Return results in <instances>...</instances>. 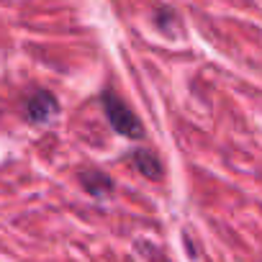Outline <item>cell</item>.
<instances>
[{"instance_id":"3957f363","label":"cell","mask_w":262,"mask_h":262,"mask_svg":"<svg viewBox=\"0 0 262 262\" xmlns=\"http://www.w3.org/2000/svg\"><path fill=\"white\" fill-rule=\"evenodd\" d=\"M80 183H82V188H85L90 195H108V193L113 190V180H111L105 172L93 170V167L80 172Z\"/></svg>"},{"instance_id":"6da1fadb","label":"cell","mask_w":262,"mask_h":262,"mask_svg":"<svg viewBox=\"0 0 262 262\" xmlns=\"http://www.w3.org/2000/svg\"><path fill=\"white\" fill-rule=\"evenodd\" d=\"M100 105H103V113L111 121L113 131H118L121 137H126V139H142L144 137V128H142L137 113L131 111L113 90H105L100 95Z\"/></svg>"},{"instance_id":"7a4b0ae2","label":"cell","mask_w":262,"mask_h":262,"mask_svg":"<svg viewBox=\"0 0 262 262\" xmlns=\"http://www.w3.org/2000/svg\"><path fill=\"white\" fill-rule=\"evenodd\" d=\"M24 111H26L29 121H34V123H44V121H49L52 116H57L59 105H57V98H54L49 90H34V93L26 98Z\"/></svg>"},{"instance_id":"277c9868","label":"cell","mask_w":262,"mask_h":262,"mask_svg":"<svg viewBox=\"0 0 262 262\" xmlns=\"http://www.w3.org/2000/svg\"><path fill=\"white\" fill-rule=\"evenodd\" d=\"M134 165H137V170H139L144 178H149V180H160V178H162V162H160L157 155L149 152V149H137V152H134Z\"/></svg>"}]
</instances>
